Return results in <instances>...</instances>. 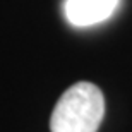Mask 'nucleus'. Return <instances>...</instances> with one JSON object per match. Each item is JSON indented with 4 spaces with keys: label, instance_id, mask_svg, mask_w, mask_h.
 I'll list each match as a JSON object with an SVG mask.
<instances>
[{
    "label": "nucleus",
    "instance_id": "nucleus-2",
    "mask_svg": "<svg viewBox=\"0 0 132 132\" xmlns=\"http://www.w3.org/2000/svg\"><path fill=\"white\" fill-rule=\"evenodd\" d=\"M120 0H67L65 17L76 28L103 22L115 12Z\"/></svg>",
    "mask_w": 132,
    "mask_h": 132
},
{
    "label": "nucleus",
    "instance_id": "nucleus-1",
    "mask_svg": "<svg viewBox=\"0 0 132 132\" xmlns=\"http://www.w3.org/2000/svg\"><path fill=\"white\" fill-rule=\"evenodd\" d=\"M105 115V98L98 86L77 82L57 101L50 120L52 132H98Z\"/></svg>",
    "mask_w": 132,
    "mask_h": 132
}]
</instances>
